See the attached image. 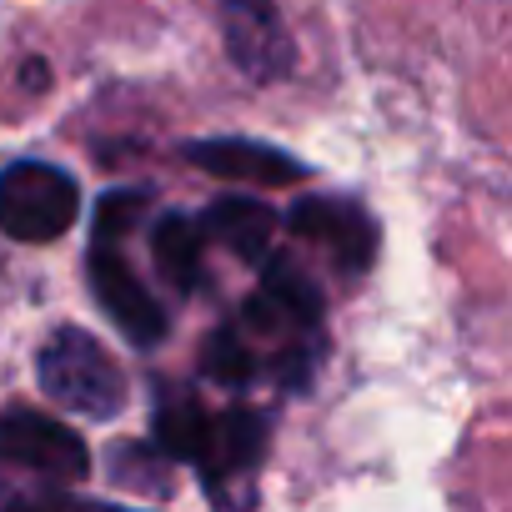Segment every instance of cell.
I'll return each instance as SVG.
<instances>
[{"mask_svg":"<svg viewBox=\"0 0 512 512\" xmlns=\"http://www.w3.org/2000/svg\"><path fill=\"white\" fill-rule=\"evenodd\" d=\"M181 156L216 176V181H231V186H262V191H277V186H302L312 181V166L297 161L292 151L272 146V141H251V136H206V141H186Z\"/></svg>","mask_w":512,"mask_h":512,"instance_id":"9c48e42d","label":"cell"},{"mask_svg":"<svg viewBox=\"0 0 512 512\" xmlns=\"http://www.w3.org/2000/svg\"><path fill=\"white\" fill-rule=\"evenodd\" d=\"M196 221H201L206 241L231 251L236 262H267L272 236H277V211L256 196H216Z\"/></svg>","mask_w":512,"mask_h":512,"instance_id":"30bf717a","label":"cell"},{"mask_svg":"<svg viewBox=\"0 0 512 512\" xmlns=\"http://www.w3.org/2000/svg\"><path fill=\"white\" fill-rule=\"evenodd\" d=\"M206 251H211V241H206L196 216H186V211L156 216V226H151V262L181 297L206 287Z\"/></svg>","mask_w":512,"mask_h":512,"instance_id":"8fae6325","label":"cell"},{"mask_svg":"<svg viewBox=\"0 0 512 512\" xmlns=\"http://www.w3.org/2000/svg\"><path fill=\"white\" fill-rule=\"evenodd\" d=\"M267 442H272V417H267L262 407H251V402H231V407H221V412L211 407L191 467L201 472L206 492L221 497V482L251 477L256 467H262Z\"/></svg>","mask_w":512,"mask_h":512,"instance_id":"ba28073f","label":"cell"},{"mask_svg":"<svg viewBox=\"0 0 512 512\" xmlns=\"http://www.w3.org/2000/svg\"><path fill=\"white\" fill-rule=\"evenodd\" d=\"M126 236H131V231L96 226L91 251H86V282H91V297L101 302V312L116 322V332H121L131 347H146V352H151L156 342H166L171 317H166V307L156 302V292L131 272V262H126Z\"/></svg>","mask_w":512,"mask_h":512,"instance_id":"3957f363","label":"cell"},{"mask_svg":"<svg viewBox=\"0 0 512 512\" xmlns=\"http://www.w3.org/2000/svg\"><path fill=\"white\" fill-rule=\"evenodd\" d=\"M322 312H327V302H322L317 277L302 262H292V256H272L256 292L226 322V332L251 352L256 382L272 377L287 392H307L327 357Z\"/></svg>","mask_w":512,"mask_h":512,"instance_id":"6da1fadb","label":"cell"},{"mask_svg":"<svg viewBox=\"0 0 512 512\" xmlns=\"http://www.w3.org/2000/svg\"><path fill=\"white\" fill-rule=\"evenodd\" d=\"M36 377H41V392L76 417L111 422L126 407V372L81 327H61L46 337V347L36 357Z\"/></svg>","mask_w":512,"mask_h":512,"instance_id":"7a4b0ae2","label":"cell"},{"mask_svg":"<svg viewBox=\"0 0 512 512\" xmlns=\"http://www.w3.org/2000/svg\"><path fill=\"white\" fill-rule=\"evenodd\" d=\"M81 216V186L51 161H11L0 171V231L11 241H61Z\"/></svg>","mask_w":512,"mask_h":512,"instance_id":"277c9868","label":"cell"},{"mask_svg":"<svg viewBox=\"0 0 512 512\" xmlns=\"http://www.w3.org/2000/svg\"><path fill=\"white\" fill-rule=\"evenodd\" d=\"M287 226L302 246L327 256V267L337 277L372 272L377 251H382V226L357 196H327V191L297 196L292 211H287Z\"/></svg>","mask_w":512,"mask_h":512,"instance_id":"5b68a950","label":"cell"},{"mask_svg":"<svg viewBox=\"0 0 512 512\" xmlns=\"http://www.w3.org/2000/svg\"><path fill=\"white\" fill-rule=\"evenodd\" d=\"M0 467L36 472L46 482H81L91 472V447L81 442V432L46 412L6 407L0 412Z\"/></svg>","mask_w":512,"mask_h":512,"instance_id":"8992f818","label":"cell"},{"mask_svg":"<svg viewBox=\"0 0 512 512\" xmlns=\"http://www.w3.org/2000/svg\"><path fill=\"white\" fill-rule=\"evenodd\" d=\"M216 6H221L226 56L246 81L272 86V81L292 76L297 46H292V31L277 11V0H216Z\"/></svg>","mask_w":512,"mask_h":512,"instance_id":"52a82bcc","label":"cell"}]
</instances>
